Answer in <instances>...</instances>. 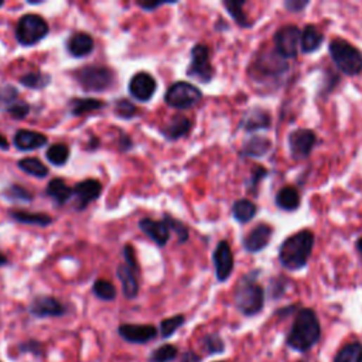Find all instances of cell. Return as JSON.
<instances>
[{
  "label": "cell",
  "instance_id": "obj_16",
  "mask_svg": "<svg viewBox=\"0 0 362 362\" xmlns=\"http://www.w3.org/2000/svg\"><path fill=\"white\" fill-rule=\"evenodd\" d=\"M273 235V228L268 224H258L243 240L245 251L251 254H258L264 251L269 244Z\"/></svg>",
  "mask_w": 362,
  "mask_h": 362
},
{
  "label": "cell",
  "instance_id": "obj_26",
  "mask_svg": "<svg viewBox=\"0 0 362 362\" xmlns=\"http://www.w3.org/2000/svg\"><path fill=\"white\" fill-rule=\"evenodd\" d=\"M324 43V36L318 32V29L313 25H307L300 37V49L304 54H313L316 53L321 44Z\"/></svg>",
  "mask_w": 362,
  "mask_h": 362
},
{
  "label": "cell",
  "instance_id": "obj_20",
  "mask_svg": "<svg viewBox=\"0 0 362 362\" xmlns=\"http://www.w3.org/2000/svg\"><path fill=\"white\" fill-rule=\"evenodd\" d=\"M13 143H15V148L20 152H32V150L44 148L49 143V139L43 134L20 129L16 132L13 138Z\"/></svg>",
  "mask_w": 362,
  "mask_h": 362
},
{
  "label": "cell",
  "instance_id": "obj_21",
  "mask_svg": "<svg viewBox=\"0 0 362 362\" xmlns=\"http://www.w3.org/2000/svg\"><path fill=\"white\" fill-rule=\"evenodd\" d=\"M272 149V142L271 139L265 138V136H258L254 135L251 138H248L244 145L243 149L239 152L240 157H252V159H261L264 156H266Z\"/></svg>",
  "mask_w": 362,
  "mask_h": 362
},
{
  "label": "cell",
  "instance_id": "obj_8",
  "mask_svg": "<svg viewBox=\"0 0 362 362\" xmlns=\"http://www.w3.org/2000/svg\"><path fill=\"white\" fill-rule=\"evenodd\" d=\"M187 75L202 84L212 81L215 70L211 64L209 49L205 44H195L191 50V63L187 68Z\"/></svg>",
  "mask_w": 362,
  "mask_h": 362
},
{
  "label": "cell",
  "instance_id": "obj_42",
  "mask_svg": "<svg viewBox=\"0 0 362 362\" xmlns=\"http://www.w3.org/2000/svg\"><path fill=\"white\" fill-rule=\"evenodd\" d=\"M164 221L167 222V225H169V228H170V231H174L176 232V235H177V238H179V243L180 244H184V243H187L188 240V228L183 224V222H180L179 219H174V218H172L170 215H164Z\"/></svg>",
  "mask_w": 362,
  "mask_h": 362
},
{
  "label": "cell",
  "instance_id": "obj_6",
  "mask_svg": "<svg viewBox=\"0 0 362 362\" xmlns=\"http://www.w3.org/2000/svg\"><path fill=\"white\" fill-rule=\"evenodd\" d=\"M50 27L39 15H25L16 26V40L25 47H32L47 37Z\"/></svg>",
  "mask_w": 362,
  "mask_h": 362
},
{
  "label": "cell",
  "instance_id": "obj_43",
  "mask_svg": "<svg viewBox=\"0 0 362 362\" xmlns=\"http://www.w3.org/2000/svg\"><path fill=\"white\" fill-rule=\"evenodd\" d=\"M19 98V91L18 88H15L11 84H5V85H0V102L6 103L8 106L15 103Z\"/></svg>",
  "mask_w": 362,
  "mask_h": 362
},
{
  "label": "cell",
  "instance_id": "obj_10",
  "mask_svg": "<svg viewBox=\"0 0 362 362\" xmlns=\"http://www.w3.org/2000/svg\"><path fill=\"white\" fill-rule=\"evenodd\" d=\"M287 142L292 159L296 162H302L311 155L317 143V136L310 129H296L289 134Z\"/></svg>",
  "mask_w": 362,
  "mask_h": 362
},
{
  "label": "cell",
  "instance_id": "obj_3",
  "mask_svg": "<svg viewBox=\"0 0 362 362\" xmlns=\"http://www.w3.org/2000/svg\"><path fill=\"white\" fill-rule=\"evenodd\" d=\"M259 271H254L240 278L235 289V306L247 317H254L264 310L265 290L257 282Z\"/></svg>",
  "mask_w": 362,
  "mask_h": 362
},
{
  "label": "cell",
  "instance_id": "obj_17",
  "mask_svg": "<svg viewBox=\"0 0 362 362\" xmlns=\"http://www.w3.org/2000/svg\"><path fill=\"white\" fill-rule=\"evenodd\" d=\"M72 188L75 197V208L78 211L85 209L92 201L98 200L102 193V184L93 179L79 181Z\"/></svg>",
  "mask_w": 362,
  "mask_h": 362
},
{
  "label": "cell",
  "instance_id": "obj_15",
  "mask_svg": "<svg viewBox=\"0 0 362 362\" xmlns=\"http://www.w3.org/2000/svg\"><path fill=\"white\" fill-rule=\"evenodd\" d=\"M156 89L157 82L149 72H138L129 82V93L139 102H149Z\"/></svg>",
  "mask_w": 362,
  "mask_h": 362
},
{
  "label": "cell",
  "instance_id": "obj_28",
  "mask_svg": "<svg viewBox=\"0 0 362 362\" xmlns=\"http://www.w3.org/2000/svg\"><path fill=\"white\" fill-rule=\"evenodd\" d=\"M257 212H258V207L247 198L238 200L232 205V215L235 221H238L239 224H248L255 218Z\"/></svg>",
  "mask_w": 362,
  "mask_h": 362
},
{
  "label": "cell",
  "instance_id": "obj_49",
  "mask_svg": "<svg viewBox=\"0 0 362 362\" xmlns=\"http://www.w3.org/2000/svg\"><path fill=\"white\" fill-rule=\"evenodd\" d=\"M174 2H139L138 5L146 11V12H155L156 9L164 6V5H173Z\"/></svg>",
  "mask_w": 362,
  "mask_h": 362
},
{
  "label": "cell",
  "instance_id": "obj_56",
  "mask_svg": "<svg viewBox=\"0 0 362 362\" xmlns=\"http://www.w3.org/2000/svg\"><path fill=\"white\" fill-rule=\"evenodd\" d=\"M218 362H221V361H218Z\"/></svg>",
  "mask_w": 362,
  "mask_h": 362
},
{
  "label": "cell",
  "instance_id": "obj_44",
  "mask_svg": "<svg viewBox=\"0 0 362 362\" xmlns=\"http://www.w3.org/2000/svg\"><path fill=\"white\" fill-rule=\"evenodd\" d=\"M6 110H8V113H9L12 117L20 120V119H25V117L29 116V113H30V106H29L26 102H23V101H16L15 103L9 105Z\"/></svg>",
  "mask_w": 362,
  "mask_h": 362
},
{
  "label": "cell",
  "instance_id": "obj_29",
  "mask_svg": "<svg viewBox=\"0 0 362 362\" xmlns=\"http://www.w3.org/2000/svg\"><path fill=\"white\" fill-rule=\"evenodd\" d=\"M11 218L15 221L25 224V225H36L46 228L53 222V218L49 216L47 214H40V212H27V211H11L9 212Z\"/></svg>",
  "mask_w": 362,
  "mask_h": 362
},
{
  "label": "cell",
  "instance_id": "obj_46",
  "mask_svg": "<svg viewBox=\"0 0 362 362\" xmlns=\"http://www.w3.org/2000/svg\"><path fill=\"white\" fill-rule=\"evenodd\" d=\"M19 351L22 354H33V355L40 356L43 354V345H41V342H39L36 340H29V341L19 344Z\"/></svg>",
  "mask_w": 362,
  "mask_h": 362
},
{
  "label": "cell",
  "instance_id": "obj_47",
  "mask_svg": "<svg viewBox=\"0 0 362 362\" xmlns=\"http://www.w3.org/2000/svg\"><path fill=\"white\" fill-rule=\"evenodd\" d=\"M309 6V0H287L285 2V8L290 13H300Z\"/></svg>",
  "mask_w": 362,
  "mask_h": 362
},
{
  "label": "cell",
  "instance_id": "obj_45",
  "mask_svg": "<svg viewBox=\"0 0 362 362\" xmlns=\"http://www.w3.org/2000/svg\"><path fill=\"white\" fill-rule=\"evenodd\" d=\"M269 176V172L262 167V166H257L254 170H252V174L250 177V183H248V188L252 191V194L257 195V190H258V186L259 183Z\"/></svg>",
  "mask_w": 362,
  "mask_h": 362
},
{
  "label": "cell",
  "instance_id": "obj_9",
  "mask_svg": "<svg viewBox=\"0 0 362 362\" xmlns=\"http://www.w3.org/2000/svg\"><path fill=\"white\" fill-rule=\"evenodd\" d=\"M300 37H302V32L296 26L287 25L280 27L273 37L275 51L283 60L296 58L300 47Z\"/></svg>",
  "mask_w": 362,
  "mask_h": 362
},
{
  "label": "cell",
  "instance_id": "obj_12",
  "mask_svg": "<svg viewBox=\"0 0 362 362\" xmlns=\"http://www.w3.org/2000/svg\"><path fill=\"white\" fill-rule=\"evenodd\" d=\"M212 262L215 268V275L218 282H226L232 272H233V255L231 245L226 240H221L218 243L214 254H212Z\"/></svg>",
  "mask_w": 362,
  "mask_h": 362
},
{
  "label": "cell",
  "instance_id": "obj_32",
  "mask_svg": "<svg viewBox=\"0 0 362 362\" xmlns=\"http://www.w3.org/2000/svg\"><path fill=\"white\" fill-rule=\"evenodd\" d=\"M19 82L29 89L40 91V89H44L50 85L51 77L49 74L43 72V71H32V72H27V74L22 75Z\"/></svg>",
  "mask_w": 362,
  "mask_h": 362
},
{
  "label": "cell",
  "instance_id": "obj_4",
  "mask_svg": "<svg viewBox=\"0 0 362 362\" xmlns=\"http://www.w3.org/2000/svg\"><path fill=\"white\" fill-rule=\"evenodd\" d=\"M330 56L335 67L345 75L356 77L362 72V53L342 39H334L330 43Z\"/></svg>",
  "mask_w": 362,
  "mask_h": 362
},
{
  "label": "cell",
  "instance_id": "obj_11",
  "mask_svg": "<svg viewBox=\"0 0 362 362\" xmlns=\"http://www.w3.org/2000/svg\"><path fill=\"white\" fill-rule=\"evenodd\" d=\"M287 63L276 53H262L252 67V74L257 78H279L285 71H287Z\"/></svg>",
  "mask_w": 362,
  "mask_h": 362
},
{
  "label": "cell",
  "instance_id": "obj_54",
  "mask_svg": "<svg viewBox=\"0 0 362 362\" xmlns=\"http://www.w3.org/2000/svg\"><path fill=\"white\" fill-rule=\"evenodd\" d=\"M5 6V2H0V8H4Z\"/></svg>",
  "mask_w": 362,
  "mask_h": 362
},
{
  "label": "cell",
  "instance_id": "obj_25",
  "mask_svg": "<svg viewBox=\"0 0 362 362\" xmlns=\"http://www.w3.org/2000/svg\"><path fill=\"white\" fill-rule=\"evenodd\" d=\"M46 194L57 204L65 205L74 197V188L70 187L63 179H54L47 184Z\"/></svg>",
  "mask_w": 362,
  "mask_h": 362
},
{
  "label": "cell",
  "instance_id": "obj_36",
  "mask_svg": "<svg viewBox=\"0 0 362 362\" xmlns=\"http://www.w3.org/2000/svg\"><path fill=\"white\" fill-rule=\"evenodd\" d=\"M92 293L101 299V300H105V302H112L116 299L117 296V290L115 287L113 283H110L109 280H105V279H98L93 282V286H92Z\"/></svg>",
  "mask_w": 362,
  "mask_h": 362
},
{
  "label": "cell",
  "instance_id": "obj_41",
  "mask_svg": "<svg viewBox=\"0 0 362 362\" xmlns=\"http://www.w3.org/2000/svg\"><path fill=\"white\" fill-rule=\"evenodd\" d=\"M202 347L208 354H221L225 349L224 341L218 334H207L202 338Z\"/></svg>",
  "mask_w": 362,
  "mask_h": 362
},
{
  "label": "cell",
  "instance_id": "obj_27",
  "mask_svg": "<svg viewBox=\"0 0 362 362\" xmlns=\"http://www.w3.org/2000/svg\"><path fill=\"white\" fill-rule=\"evenodd\" d=\"M275 202L278 205V208L287 211V212H293L296 209H299L302 198L299 191L292 187V186H286L283 188H280L275 197Z\"/></svg>",
  "mask_w": 362,
  "mask_h": 362
},
{
  "label": "cell",
  "instance_id": "obj_7",
  "mask_svg": "<svg viewBox=\"0 0 362 362\" xmlns=\"http://www.w3.org/2000/svg\"><path fill=\"white\" fill-rule=\"evenodd\" d=\"M202 99V93L201 91L187 82V81H179L176 84H173L164 96V101L169 106L174 108V109H191L193 106L198 105Z\"/></svg>",
  "mask_w": 362,
  "mask_h": 362
},
{
  "label": "cell",
  "instance_id": "obj_13",
  "mask_svg": "<svg viewBox=\"0 0 362 362\" xmlns=\"http://www.w3.org/2000/svg\"><path fill=\"white\" fill-rule=\"evenodd\" d=\"M29 313L37 318L63 317L67 313V307L51 296H37L29 306Z\"/></svg>",
  "mask_w": 362,
  "mask_h": 362
},
{
  "label": "cell",
  "instance_id": "obj_33",
  "mask_svg": "<svg viewBox=\"0 0 362 362\" xmlns=\"http://www.w3.org/2000/svg\"><path fill=\"white\" fill-rule=\"evenodd\" d=\"M19 169L26 174L36 177V179H46L49 176V169L44 163L37 157H26L18 163Z\"/></svg>",
  "mask_w": 362,
  "mask_h": 362
},
{
  "label": "cell",
  "instance_id": "obj_51",
  "mask_svg": "<svg viewBox=\"0 0 362 362\" xmlns=\"http://www.w3.org/2000/svg\"><path fill=\"white\" fill-rule=\"evenodd\" d=\"M0 149L2 150H9V142H8V139L0 134Z\"/></svg>",
  "mask_w": 362,
  "mask_h": 362
},
{
  "label": "cell",
  "instance_id": "obj_19",
  "mask_svg": "<svg viewBox=\"0 0 362 362\" xmlns=\"http://www.w3.org/2000/svg\"><path fill=\"white\" fill-rule=\"evenodd\" d=\"M271 124H272L271 115L265 109L252 108L245 113L243 120H240V129H244L248 134L266 131L271 128Z\"/></svg>",
  "mask_w": 362,
  "mask_h": 362
},
{
  "label": "cell",
  "instance_id": "obj_39",
  "mask_svg": "<svg viewBox=\"0 0 362 362\" xmlns=\"http://www.w3.org/2000/svg\"><path fill=\"white\" fill-rule=\"evenodd\" d=\"M5 197L13 202H30L33 194L19 184H12L5 190Z\"/></svg>",
  "mask_w": 362,
  "mask_h": 362
},
{
  "label": "cell",
  "instance_id": "obj_30",
  "mask_svg": "<svg viewBox=\"0 0 362 362\" xmlns=\"http://www.w3.org/2000/svg\"><path fill=\"white\" fill-rule=\"evenodd\" d=\"M70 112L75 116H82L92 110H99L105 108V102L93 98H74L68 103Z\"/></svg>",
  "mask_w": 362,
  "mask_h": 362
},
{
  "label": "cell",
  "instance_id": "obj_38",
  "mask_svg": "<svg viewBox=\"0 0 362 362\" xmlns=\"http://www.w3.org/2000/svg\"><path fill=\"white\" fill-rule=\"evenodd\" d=\"M186 323V317L183 314H177L169 317L160 323V335L163 338H170L177 330H180Z\"/></svg>",
  "mask_w": 362,
  "mask_h": 362
},
{
  "label": "cell",
  "instance_id": "obj_2",
  "mask_svg": "<svg viewBox=\"0 0 362 362\" xmlns=\"http://www.w3.org/2000/svg\"><path fill=\"white\" fill-rule=\"evenodd\" d=\"M320 335L321 327L316 311L313 309H302L295 317L286 342L292 349L306 352L318 342Z\"/></svg>",
  "mask_w": 362,
  "mask_h": 362
},
{
  "label": "cell",
  "instance_id": "obj_40",
  "mask_svg": "<svg viewBox=\"0 0 362 362\" xmlns=\"http://www.w3.org/2000/svg\"><path fill=\"white\" fill-rule=\"evenodd\" d=\"M136 106L128 101V99H120V101H116L115 103V113L116 116L122 117V119H132L136 116Z\"/></svg>",
  "mask_w": 362,
  "mask_h": 362
},
{
  "label": "cell",
  "instance_id": "obj_24",
  "mask_svg": "<svg viewBox=\"0 0 362 362\" xmlns=\"http://www.w3.org/2000/svg\"><path fill=\"white\" fill-rule=\"evenodd\" d=\"M67 50L72 57L84 58L95 50V41L86 33H75L68 39Z\"/></svg>",
  "mask_w": 362,
  "mask_h": 362
},
{
  "label": "cell",
  "instance_id": "obj_14",
  "mask_svg": "<svg viewBox=\"0 0 362 362\" xmlns=\"http://www.w3.org/2000/svg\"><path fill=\"white\" fill-rule=\"evenodd\" d=\"M117 334L131 344H146L157 337V328L152 324H122Z\"/></svg>",
  "mask_w": 362,
  "mask_h": 362
},
{
  "label": "cell",
  "instance_id": "obj_37",
  "mask_svg": "<svg viewBox=\"0 0 362 362\" xmlns=\"http://www.w3.org/2000/svg\"><path fill=\"white\" fill-rule=\"evenodd\" d=\"M179 349L173 344H164L156 348L149 358V362H172L176 359Z\"/></svg>",
  "mask_w": 362,
  "mask_h": 362
},
{
  "label": "cell",
  "instance_id": "obj_53",
  "mask_svg": "<svg viewBox=\"0 0 362 362\" xmlns=\"http://www.w3.org/2000/svg\"><path fill=\"white\" fill-rule=\"evenodd\" d=\"M8 258L2 254V252H0V266H5V265H8Z\"/></svg>",
  "mask_w": 362,
  "mask_h": 362
},
{
  "label": "cell",
  "instance_id": "obj_23",
  "mask_svg": "<svg viewBox=\"0 0 362 362\" xmlns=\"http://www.w3.org/2000/svg\"><path fill=\"white\" fill-rule=\"evenodd\" d=\"M139 272L129 268L128 265H119L116 271V276L122 283V290L127 299L132 300L139 295V280H138Z\"/></svg>",
  "mask_w": 362,
  "mask_h": 362
},
{
  "label": "cell",
  "instance_id": "obj_22",
  "mask_svg": "<svg viewBox=\"0 0 362 362\" xmlns=\"http://www.w3.org/2000/svg\"><path fill=\"white\" fill-rule=\"evenodd\" d=\"M191 129V120L184 115H174L169 122L163 127L162 135L169 141H179L188 135Z\"/></svg>",
  "mask_w": 362,
  "mask_h": 362
},
{
  "label": "cell",
  "instance_id": "obj_1",
  "mask_svg": "<svg viewBox=\"0 0 362 362\" xmlns=\"http://www.w3.org/2000/svg\"><path fill=\"white\" fill-rule=\"evenodd\" d=\"M314 243V233L309 229H303L290 235L279 248L280 265L292 272L302 271L309 264Z\"/></svg>",
  "mask_w": 362,
  "mask_h": 362
},
{
  "label": "cell",
  "instance_id": "obj_34",
  "mask_svg": "<svg viewBox=\"0 0 362 362\" xmlns=\"http://www.w3.org/2000/svg\"><path fill=\"white\" fill-rule=\"evenodd\" d=\"M334 362H362V344L349 342L344 345L337 352Z\"/></svg>",
  "mask_w": 362,
  "mask_h": 362
},
{
  "label": "cell",
  "instance_id": "obj_35",
  "mask_svg": "<svg viewBox=\"0 0 362 362\" xmlns=\"http://www.w3.org/2000/svg\"><path fill=\"white\" fill-rule=\"evenodd\" d=\"M46 157L47 160L53 164V166H57V167H61L64 166L68 159H70V148L64 143H56V145H51L47 152H46Z\"/></svg>",
  "mask_w": 362,
  "mask_h": 362
},
{
  "label": "cell",
  "instance_id": "obj_50",
  "mask_svg": "<svg viewBox=\"0 0 362 362\" xmlns=\"http://www.w3.org/2000/svg\"><path fill=\"white\" fill-rule=\"evenodd\" d=\"M181 362H201V356L194 351H187L181 356Z\"/></svg>",
  "mask_w": 362,
  "mask_h": 362
},
{
  "label": "cell",
  "instance_id": "obj_48",
  "mask_svg": "<svg viewBox=\"0 0 362 362\" xmlns=\"http://www.w3.org/2000/svg\"><path fill=\"white\" fill-rule=\"evenodd\" d=\"M124 257H125V261H127L125 265H128L129 268H132V269H135L136 272H139V264H138V261H136V254H135L134 247L127 245V247H125V251H124Z\"/></svg>",
  "mask_w": 362,
  "mask_h": 362
},
{
  "label": "cell",
  "instance_id": "obj_55",
  "mask_svg": "<svg viewBox=\"0 0 362 362\" xmlns=\"http://www.w3.org/2000/svg\"><path fill=\"white\" fill-rule=\"evenodd\" d=\"M299 362H304V361H299Z\"/></svg>",
  "mask_w": 362,
  "mask_h": 362
},
{
  "label": "cell",
  "instance_id": "obj_31",
  "mask_svg": "<svg viewBox=\"0 0 362 362\" xmlns=\"http://www.w3.org/2000/svg\"><path fill=\"white\" fill-rule=\"evenodd\" d=\"M244 6H245V2H240V0H226V2H224V8L229 13V16L233 19V22L239 27L248 29L252 26V23L250 22L248 16L245 15Z\"/></svg>",
  "mask_w": 362,
  "mask_h": 362
},
{
  "label": "cell",
  "instance_id": "obj_5",
  "mask_svg": "<svg viewBox=\"0 0 362 362\" xmlns=\"http://www.w3.org/2000/svg\"><path fill=\"white\" fill-rule=\"evenodd\" d=\"M75 78L82 89L88 92H103L115 82V72L108 67L86 65L75 72Z\"/></svg>",
  "mask_w": 362,
  "mask_h": 362
},
{
  "label": "cell",
  "instance_id": "obj_52",
  "mask_svg": "<svg viewBox=\"0 0 362 362\" xmlns=\"http://www.w3.org/2000/svg\"><path fill=\"white\" fill-rule=\"evenodd\" d=\"M355 247H356V251H358L359 257L362 258V236H361V238H358V240H356V244H355Z\"/></svg>",
  "mask_w": 362,
  "mask_h": 362
},
{
  "label": "cell",
  "instance_id": "obj_18",
  "mask_svg": "<svg viewBox=\"0 0 362 362\" xmlns=\"http://www.w3.org/2000/svg\"><path fill=\"white\" fill-rule=\"evenodd\" d=\"M139 228L153 240L157 247H166L170 239V228L164 218L156 221L152 218H143L139 221Z\"/></svg>",
  "mask_w": 362,
  "mask_h": 362
}]
</instances>
